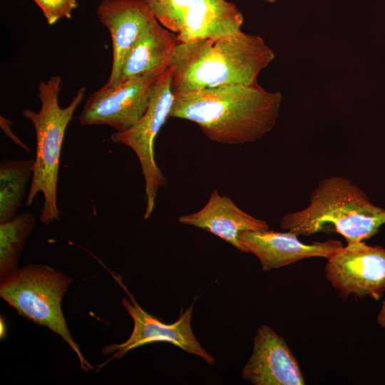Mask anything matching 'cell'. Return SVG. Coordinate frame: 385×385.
Listing matches in <instances>:
<instances>
[{"instance_id": "6da1fadb", "label": "cell", "mask_w": 385, "mask_h": 385, "mask_svg": "<svg viewBox=\"0 0 385 385\" xmlns=\"http://www.w3.org/2000/svg\"><path fill=\"white\" fill-rule=\"evenodd\" d=\"M282 101L258 83L223 85L173 93L170 118L196 123L214 142L244 144L272 130Z\"/></svg>"}, {"instance_id": "7a4b0ae2", "label": "cell", "mask_w": 385, "mask_h": 385, "mask_svg": "<svg viewBox=\"0 0 385 385\" xmlns=\"http://www.w3.org/2000/svg\"><path fill=\"white\" fill-rule=\"evenodd\" d=\"M274 58L260 36L242 31L220 38L180 42L174 52L173 93L230 84L255 85Z\"/></svg>"}, {"instance_id": "3957f363", "label": "cell", "mask_w": 385, "mask_h": 385, "mask_svg": "<svg viewBox=\"0 0 385 385\" xmlns=\"http://www.w3.org/2000/svg\"><path fill=\"white\" fill-rule=\"evenodd\" d=\"M385 225V209L373 204L366 194L349 179L334 175L319 181L312 192L309 205L286 214L281 228L297 236L335 232L347 243L364 241Z\"/></svg>"}, {"instance_id": "277c9868", "label": "cell", "mask_w": 385, "mask_h": 385, "mask_svg": "<svg viewBox=\"0 0 385 385\" xmlns=\"http://www.w3.org/2000/svg\"><path fill=\"white\" fill-rule=\"evenodd\" d=\"M61 82V78L58 76L51 77L46 82L41 81L38 87V97L41 101L39 111L28 108L22 111L23 116L32 123L36 138L33 175L26 205H31L36 195L41 192L43 202L40 220L44 224L59 219L57 183L63 140L66 128L86 90L85 87L80 88L69 105L61 108L58 96Z\"/></svg>"}, {"instance_id": "5b68a950", "label": "cell", "mask_w": 385, "mask_h": 385, "mask_svg": "<svg viewBox=\"0 0 385 385\" xmlns=\"http://www.w3.org/2000/svg\"><path fill=\"white\" fill-rule=\"evenodd\" d=\"M72 282L46 265L30 264L1 280L0 296L19 314L59 335L77 355L81 368L93 366L73 340L61 309V300Z\"/></svg>"}, {"instance_id": "8992f818", "label": "cell", "mask_w": 385, "mask_h": 385, "mask_svg": "<svg viewBox=\"0 0 385 385\" xmlns=\"http://www.w3.org/2000/svg\"><path fill=\"white\" fill-rule=\"evenodd\" d=\"M172 69L169 66L159 76L147 111L131 128L115 132L111 135L113 143L132 149L139 160L145 180L146 207L144 219L153 213L160 187L167 185L166 178L158 166L154 156V141L167 119L173 103L171 90Z\"/></svg>"}, {"instance_id": "52a82bcc", "label": "cell", "mask_w": 385, "mask_h": 385, "mask_svg": "<svg viewBox=\"0 0 385 385\" xmlns=\"http://www.w3.org/2000/svg\"><path fill=\"white\" fill-rule=\"evenodd\" d=\"M167 69V68H166ZM165 70L104 85L87 99L78 116L82 125H106L125 131L143 117L160 74Z\"/></svg>"}, {"instance_id": "ba28073f", "label": "cell", "mask_w": 385, "mask_h": 385, "mask_svg": "<svg viewBox=\"0 0 385 385\" xmlns=\"http://www.w3.org/2000/svg\"><path fill=\"white\" fill-rule=\"evenodd\" d=\"M110 273L128 297V299L123 298L122 304L133 321V329L125 342L103 348V354H111V356L106 361L98 365V371L111 360L123 358L130 350L153 342L171 343L188 354L202 358L210 365L215 364L214 357L201 346L193 333L191 317L194 302L175 322L165 324L141 308L118 274L111 272Z\"/></svg>"}, {"instance_id": "9c48e42d", "label": "cell", "mask_w": 385, "mask_h": 385, "mask_svg": "<svg viewBox=\"0 0 385 385\" xmlns=\"http://www.w3.org/2000/svg\"><path fill=\"white\" fill-rule=\"evenodd\" d=\"M327 260L325 277L341 296L379 300L385 292V248L351 242Z\"/></svg>"}, {"instance_id": "30bf717a", "label": "cell", "mask_w": 385, "mask_h": 385, "mask_svg": "<svg viewBox=\"0 0 385 385\" xmlns=\"http://www.w3.org/2000/svg\"><path fill=\"white\" fill-rule=\"evenodd\" d=\"M242 378L254 385H304L299 363L283 337L270 326L261 325L253 340Z\"/></svg>"}, {"instance_id": "8fae6325", "label": "cell", "mask_w": 385, "mask_h": 385, "mask_svg": "<svg viewBox=\"0 0 385 385\" xmlns=\"http://www.w3.org/2000/svg\"><path fill=\"white\" fill-rule=\"evenodd\" d=\"M110 34L113 47L111 73L106 85L115 83L124 61L143 31L155 19L145 0H103L97 9Z\"/></svg>"}, {"instance_id": "7c38bea8", "label": "cell", "mask_w": 385, "mask_h": 385, "mask_svg": "<svg viewBox=\"0 0 385 385\" xmlns=\"http://www.w3.org/2000/svg\"><path fill=\"white\" fill-rule=\"evenodd\" d=\"M292 232L247 231L239 236L248 252L259 260L263 271L278 269L311 257L328 259L343 247L339 240L304 243Z\"/></svg>"}, {"instance_id": "4fadbf2b", "label": "cell", "mask_w": 385, "mask_h": 385, "mask_svg": "<svg viewBox=\"0 0 385 385\" xmlns=\"http://www.w3.org/2000/svg\"><path fill=\"white\" fill-rule=\"evenodd\" d=\"M178 222L205 230L228 242L237 250L248 253L239 236L247 231L269 230L265 220L258 219L240 208L227 196L214 189L205 206L189 215H181Z\"/></svg>"}, {"instance_id": "5bb4252c", "label": "cell", "mask_w": 385, "mask_h": 385, "mask_svg": "<svg viewBox=\"0 0 385 385\" xmlns=\"http://www.w3.org/2000/svg\"><path fill=\"white\" fill-rule=\"evenodd\" d=\"M243 16L226 0H192L177 37L185 43L202 38H220L241 32Z\"/></svg>"}, {"instance_id": "9a60e30c", "label": "cell", "mask_w": 385, "mask_h": 385, "mask_svg": "<svg viewBox=\"0 0 385 385\" xmlns=\"http://www.w3.org/2000/svg\"><path fill=\"white\" fill-rule=\"evenodd\" d=\"M179 43L177 35L155 19L143 31L132 46L118 81L165 70L170 66Z\"/></svg>"}, {"instance_id": "2e32d148", "label": "cell", "mask_w": 385, "mask_h": 385, "mask_svg": "<svg viewBox=\"0 0 385 385\" xmlns=\"http://www.w3.org/2000/svg\"><path fill=\"white\" fill-rule=\"evenodd\" d=\"M34 160L3 159L0 162V223L16 216L33 175Z\"/></svg>"}, {"instance_id": "e0dca14e", "label": "cell", "mask_w": 385, "mask_h": 385, "mask_svg": "<svg viewBox=\"0 0 385 385\" xmlns=\"http://www.w3.org/2000/svg\"><path fill=\"white\" fill-rule=\"evenodd\" d=\"M36 224L34 215L22 212L12 220L0 223V278L1 280L14 273L26 239L31 234Z\"/></svg>"}, {"instance_id": "ac0fdd59", "label": "cell", "mask_w": 385, "mask_h": 385, "mask_svg": "<svg viewBox=\"0 0 385 385\" xmlns=\"http://www.w3.org/2000/svg\"><path fill=\"white\" fill-rule=\"evenodd\" d=\"M192 0H145L156 20L165 28L178 34Z\"/></svg>"}, {"instance_id": "d6986e66", "label": "cell", "mask_w": 385, "mask_h": 385, "mask_svg": "<svg viewBox=\"0 0 385 385\" xmlns=\"http://www.w3.org/2000/svg\"><path fill=\"white\" fill-rule=\"evenodd\" d=\"M41 9L47 24L53 25L63 18L70 19L78 7L76 0H33Z\"/></svg>"}, {"instance_id": "ffe728a7", "label": "cell", "mask_w": 385, "mask_h": 385, "mask_svg": "<svg viewBox=\"0 0 385 385\" xmlns=\"http://www.w3.org/2000/svg\"><path fill=\"white\" fill-rule=\"evenodd\" d=\"M377 322L381 327L385 328V299L381 304V309L377 317Z\"/></svg>"}, {"instance_id": "44dd1931", "label": "cell", "mask_w": 385, "mask_h": 385, "mask_svg": "<svg viewBox=\"0 0 385 385\" xmlns=\"http://www.w3.org/2000/svg\"><path fill=\"white\" fill-rule=\"evenodd\" d=\"M265 1H266L267 2H270V3H272V2L275 1V0H265Z\"/></svg>"}]
</instances>
